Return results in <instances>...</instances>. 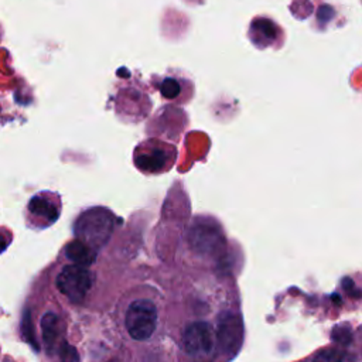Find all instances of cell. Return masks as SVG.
<instances>
[{
    "mask_svg": "<svg viewBox=\"0 0 362 362\" xmlns=\"http://www.w3.org/2000/svg\"><path fill=\"white\" fill-rule=\"evenodd\" d=\"M113 226L112 212L106 208H92L78 216L74 230L76 239L96 250L109 240Z\"/></svg>",
    "mask_w": 362,
    "mask_h": 362,
    "instance_id": "cell-1",
    "label": "cell"
},
{
    "mask_svg": "<svg viewBox=\"0 0 362 362\" xmlns=\"http://www.w3.org/2000/svg\"><path fill=\"white\" fill-rule=\"evenodd\" d=\"M177 157V150L163 141L148 140L134 150V163L144 173L156 174L168 170Z\"/></svg>",
    "mask_w": 362,
    "mask_h": 362,
    "instance_id": "cell-2",
    "label": "cell"
},
{
    "mask_svg": "<svg viewBox=\"0 0 362 362\" xmlns=\"http://www.w3.org/2000/svg\"><path fill=\"white\" fill-rule=\"evenodd\" d=\"M124 321L127 332L133 339L146 341L156 331L157 308L150 300H136L129 305Z\"/></svg>",
    "mask_w": 362,
    "mask_h": 362,
    "instance_id": "cell-3",
    "label": "cell"
},
{
    "mask_svg": "<svg viewBox=\"0 0 362 362\" xmlns=\"http://www.w3.org/2000/svg\"><path fill=\"white\" fill-rule=\"evenodd\" d=\"M92 281L93 274L85 266L69 264L59 272L57 277V287L69 301L78 304L86 297L92 287Z\"/></svg>",
    "mask_w": 362,
    "mask_h": 362,
    "instance_id": "cell-4",
    "label": "cell"
},
{
    "mask_svg": "<svg viewBox=\"0 0 362 362\" xmlns=\"http://www.w3.org/2000/svg\"><path fill=\"white\" fill-rule=\"evenodd\" d=\"M216 334L211 324L195 321L185 327L182 332V345L187 354L192 356H204L212 352Z\"/></svg>",
    "mask_w": 362,
    "mask_h": 362,
    "instance_id": "cell-5",
    "label": "cell"
},
{
    "mask_svg": "<svg viewBox=\"0 0 362 362\" xmlns=\"http://www.w3.org/2000/svg\"><path fill=\"white\" fill-rule=\"evenodd\" d=\"M61 212L59 195L51 191H41L31 197L27 205L28 219L34 221L35 226L44 228L54 223Z\"/></svg>",
    "mask_w": 362,
    "mask_h": 362,
    "instance_id": "cell-6",
    "label": "cell"
},
{
    "mask_svg": "<svg viewBox=\"0 0 362 362\" xmlns=\"http://www.w3.org/2000/svg\"><path fill=\"white\" fill-rule=\"evenodd\" d=\"M216 339L221 351L228 356H233L239 351L243 339V324L240 317L230 313L222 314L216 325Z\"/></svg>",
    "mask_w": 362,
    "mask_h": 362,
    "instance_id": "cell-7",
    "label": "cell"
},
{
    "mask_svg": "<svg viewBox=\"0 0 362 362\" xmlns=\"http://www.w3.org/2000/svg\"><path fill=\"white\" fill-rule=\"evenodd\" d=\"M189 243L201 255H215L225 246V239L216 225L201 222L191 228Z\"/></svg>",
    "mask_w": 362,
    "mask_h": 362,
    "instance_id": "cell-8",
    "label": "cell"
},
{
    "mask_svg": "<svg viewBox=\"0 0 362 362\" xmlns=\"http://www.w3.org/2000/svg\"><path fill=\"white\" fill-rule=\"evenodd\" d=\"M41 331H42V339L49 354L57 348L59 339L64 334V322L55 313H45L41 318Z\"/></svg>",
    "mask_w": 362,
    "mask_h": 362,
    "instance_id": "cell-9",
    "label": "cell"
},
{
    "mask_svg": "<svg viewBox=\"0 0 362 362\" xmlns=\"http://www.w3.org/2000/svg\"><path fill=\"white\" fill-rule=\"evenodd\" d=\"M65 255L69 260L75 262L79 266H89L95 262L96 257V250L92 249L89 245H86L85 242L75 239L71 240L66 247H65Z\"/></svg>",
    "mask_w": 362,
    "mask_h": 362,
    "instance_id": "cell-10",
    "label": "cell"
},
{
    "mask_svg": "<svg viewBox=\"0 0 362 362\" xmlns=\"http://www.w3.org/2000/svg\"><path fill=\"white\" fill-rule=\"evenodd\" d=\"M313 362H354L352 356L345 352L344 349H337V348H328L321 351Z\"/></svg>",
    "mask_w": 362,
    "mask_h": 362,
    "instance_id": "cell-11",
    "label": "cell"
},
{
    "mask_svg": "<svg viewBox=\"0 0 362 362\" xmlns=\"http://www.w3.org/2000/svg\"><path fill=\"white\" fill-rule=\"evenodd\" d=\"M180 85H181V82L175 78H171V76L164 78L160 85V92H161L163 98L164 99H175L181 92Z\"/></svg>",
    "mask_w": 362,
    "mask_h": 362,
    "instance_id": "cell-12",
    "label": "cell"
},
{
    "mask_svg": "<svg viewBox=\"0 0 362 362\" xmlns=\"http://www.w3.org/2000/svg\"><path fill=\"white\" fill-rule=\"evenodd\" d=\"M59 358H61V362H78L79 361L76 349L69 344H62L61 345Z\"/></svg>",
    "mask_w": 362,
    "mask_h": 362,
    "instance_id": "cell-13",
    "label": "cell"
},
{
    "mask_svg": "<svg viewBox=\"0 0 362 362\" xmlns=\"http://www.w3.org/2000/svg\"><path fill=\"white\" fill-rule=\"evenodd\" d=\"M21 331H23V335L27 338V341L33 345V346H35V349H38V345H37V342H35V337L33 335V332H31V324H30V318H28V313H25V317H24V320H23V322H21Z\"/></svg>",
    "mask_w": 362,
    "mask_h": 362,
    "instance_id": "cell-14",
    "label": "cell"
}]
</instances>
